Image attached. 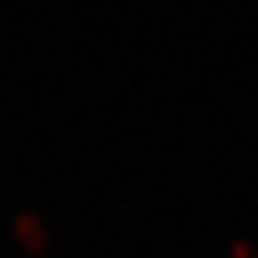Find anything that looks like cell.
Returning a JSON list of instances; mask_svg holds the SVG:
<instances>
[{
    "instance_id": "cell-1",
    "label": "cell",
    "mask_w": 258,
    "mask_h": 258,
    "mask_svg": "<svg viewBox=\"0 0 258 258\" xmlns=\"http://www.w3.org/2000/svg\"><path fill=\"white\" fill-rule=\"evenodd\" d=\"M11 239L14 244L20 247L22 255L28 258H41L50 253V244H52V236H50V225L47 220L41 217L39 212L33 209H20V212L11 217Z\"/></svg>"
},
{
    "instance_id": "cell-2",
    "label": "cell",
    "mask_w": 258,
    "mask_h": 258,
    "mask_svg": "<svg viewBox=\"0 0 258 258\" xmlns=\"http://www.w3.org/2000/svg\"><path fill=\"white\" fill-rule=\"evenodd\" d=\"M233 258H255V255H253V250H250L244 242H236L233 244Z\"/></svg>"
}]
</instances>
